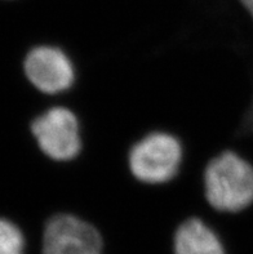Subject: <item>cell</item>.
<instances>
[{
    "instance_id": "52a82bcc",
    "label": "cell",
    "mask_w": 253,
    "mask_h": 254,
    "mask_svg": "<svg viewBox=\"0 0 253 254\" xmlns=\"http://www.w3.org/2000/svg\"><path fill=\"white\" fill-rule=\"evenodd\" d=\"M25 240L16 225L0 219V254H23Z\"/></svg>"
},
{
    "instance_id": "7a4b0ae2",
    "label": "cell",
    "mask_w": 253,
    "mask_h": 254,
    "mask_svg": "<svg viewBox=\"0 0 253 254\" xmlns=\"http://www.w3.org/2000/svg\"><path fill=\"white\" fill-rule=\"evenodd\" d=\"M182 160V147L168 133H151L138 141L129 152L132 174L145 184H164L176 176Z\"/></svg>"
},
{
    "instance_id": "ba28073f",
    "label": "cell",
    "mask_w": 253,
    "mask_h": 254,
    "mask_svg": "<svg viewBox=\"0 0 253 254\" xmlns=\"http://www.w3.org/2000/svg\"><path fill=\"white\" fill-rule=\"evenodd\" d=\"M242 3L247 8L248 12L251 13V16L253 17V0H242Z\"/></svg>"
},
{
    "instance_id": "5b68a950",
    "label": "cell",
    "mask_w": 253,
    "mask_h": 254,
    "mask_svg": "<svg viewBox=\"0 0 253 254\" xmlns=\"http://www.w3.org/2000/svg\"><path fill=\"white\" fill-rule=\"evenodd\" d=\"M25 74L32 85L48 94L61 93L74 83L70 58L55 47H36L25 58Z\"/></svg>"
},
{
    "instance_id": "6da1fadb",
    "label": "cell",
    "mask_w": 253,
    "mask_h": 254,
    "mask_svg": "<svg viewBox=\"0 0 253 254\" xmlns=\"http://www.w3.org/2000/svg\"><path fill=\"white\" fill-rule=\"evenodd\" d=\"M204 189L215 209L241 212L253 203V167L235 152H222L205 168Z\"/></svg>"
},
{
    "instance_id": "277c9868",
    "label": "cell",
    "mask_w": 253,
    "mask_h": 254,
    "mask_svg": "<svg viewBox=\"0 0 253 254\" xmlns=\"http://www.w3.org/2000/svg\"><path fill=\"white\" fill-rule=\"evenodd\" d=\"M43 254H102V239L83 219L58 214L45 226Z\"/></svg>"
},
{
    "instance_id": "3957f363",
    "label": "cell",
    "mask_w": 253,
    "mask_h": 254,
    "mask_svg": "<svg viewBox=\"0 0 253 254\" xmlns=\"http://www.w3.org/2000/svg\"><path fill=\"white\" fill-rule=\"evenodd\" d=\"M31 130L40 150L53 160H71L81 152L79 122L69 109L48 110L32 122Z\"/></svg>"
},
{
    "instance_id": "8992f818",
    "label": "cell",
    "mask_w": 253,
    "mask_h": 254,
    "mask_svg": "<svg viewBox=\"0 0 253 254\" xmlns=\"http://www.w3.org/2000/svg\"><path fill=\"white\" fill-rule=\"evenodd\" d=\"M176 254H225L224 247L213 230L198 218L179 226L174 235Z\"/></svg>"
},
{
    "instance_id": "9c48e42d",
    "label": "cell",
    "mask_w": 253,
    "mask_h": 254,
    "mask_svg": "<svg viewBox=\"0 0 253 254\" xmlns=\"http://www.w3.org/2000/svg\"><path fill=\"white\" fill-rule=\"evenodd\" d=\"M252 123H253V109H252Z\"/></svg>"
}]
</instances>
